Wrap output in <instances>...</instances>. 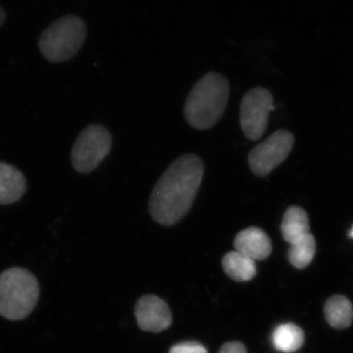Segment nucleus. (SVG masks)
I'll return each instance as SVG.
<instances>
[{
	"label": "nucleus",
	"mask_w": 353,
	"mask_h": 353,
	"mask_svg": "<svg viewBox=\"0 0 353 353\" xmlns=\"http://www.w3.org/2000/svg\"><path fill=\"white\" fill-rule=\"evenodd\" d=\"M204 175L202 160L194 154L176 159L157 181L150 197V213L155 222L173 226L194 205Z\"/></svg>",
	"instance_id": "f257e3e1"
},
{
	"label": "nucleus",
	"mask_w": 353,
	"mask_h": 353,
	"mask_svg": "<svg viewBox=\"0 0 353 353\" xmlns=\"http://www.w3.org/2000/svg\"><path fill=\"white\" fill-rule=\"evenodd\" d=\"M229 99V83L216 72L202 77L190 90L185 104V117L197 130L214 127L225 110Z\"/></svg>",
	"instance_id": "f03ea898"
},
{
	"label": "nucleus",
	"mask_w": 353,
	"mask_h": 353,
	"mask_svg": "<svg viewBox=\"0 0 353 353\" xmlns=\"http://www.w3.org/2000/svg\"><path fill=\"white\" fill-rule=\"evenodd\" d=\"M39 297L38 280L31 272L21 267L7 269L0 274V315L10 321L28 317Z\"/></svg>",
	"instance_id": "7ed1b4c3"
},
{
	"label": "nucleus",
	"mask_w": 353,
	"mask_h": 353,
	"mask_svg": "<svg viewBox=\"0 0 353 353\" xmlns=\"http://www.w3.org/2000/svg\"><path fill=\"white\" fill-rule=\"evenodd\" d=\"M85 39V23L77 16H65L44 30L39 37V48L48 61L58 63L75 57Z\"/></svg>",
	"instance_id": "20e7f679"
},
{
	"label": "nucleus",
	"mask_w": 353,
	"mask_h": 353,
	"mask_svg": "<svg viewBox=\"0 0 353 353\" xmlns=\"http://www.w3.org/2000/svg\"><path fill=\"white\" fill-rule=\"evenodd\" d=\"M112 137L101 125H90L77 138L72 148L71 161L74 169L88 174L97 169L110 152Z\"/></svg>",
	"instance_id": "39448f33"
},
{
	"label": "nucleus",
	"mask_w": 353,
	"mask_h": 353,
	"mask_svg": "<svg viewBox=\"0 0 353 353\" xmlns=\"http://www.w3.org/2000/svg\"><path fill=\"white\" fill-rule=\"evenodd\" d=\"M294 145V137L292 132L285 130L274 132L248 154L250 170L255 176H268L287 159Z\"/></svg>",
	"instance_id": "423d86ee"
},
{
	"label": "nucleus",
	"mask_w": 353,
	"mask_h": 353,
	"mask_svg": "<svg viewBox=\"0 0 353 353\" xmlns=\"http://www.w3.org/2000/svg\"><path fill=\"white\" fill-rule=\"evenodd\" d=\"M273 95L263 88L246 92L241 104L240 122L243 134L250 141H259L267 129L269 113L273 110Z\"/></svg>",
	"instance_id": "0eeeda50"
},
{
	"label": "nucleus",
	"mask_w": 353,
	"mask_h": 353,
	"mask_svg": "<svg viewBox=\"0 0 353 353\" xmlns=\"http://www.w3.org/2000/svg\"><path fill=\"white\" fill-rule=\"evenodd\" d=\"M137 322L143 331L159 333L172 324L170 308L163 299L155 296H145L136 304Z\"/></svg>",
	"instance_id": "6e6552de"
},
{
	"label": "nucleus",
	"mask_w": 353,
	"mask_h": 353,
	"mask_svg": "<svg viewBox=\"0 0 353 353\" xmlns=\"http://www.w3.org/2000/svg\"><path fill=\"white\" fill-rule=\"evenodd\" d=\"M236 252L253 260L266 259L272 252V243L268 234L257 227L243 230L234 241Z\"/></svg>",
	"instance_id": "1a4fd4ad"
},
{
	"label": "nucleus",
	"mask_w": 353,
	"mask_h": 353,
	"mask_svg": "<svg viewBox=\"0 0 353 353\" xmlns=\"http://www.w3.org/2000/svg\"><path fill=\"white\" fill-rule=\"evenodd\" d=\"M27 190L24 174L13 165L0 162V205L19 201Z\"/></svg>",
	"instance_id": "9d476101"
},
{
	"label": "nucleus",
	"mask_w": 353,
	"mask_h": 353,
	"mask_svg": "<svg viewBox=\"0 0 353 353\" xmlns=\"http://www.w3.org/2000/svg\"><path fill=\"white\" fill-rule=\"evenodd\" d=\"M309 231V218L306 211L299 206L288 208L281 224L284 240L292 245L310 234Z\"/></svg>",
	"instance_id": "9b49d317"
},
{
	"label": "nucleus",
	"mask_w": 353,
	"mask_h": 353,
	"mask_svg": "<svg viewBox=\"0 0 353 353\" xmlns=\"http://www.w3.org/2000/svg\"><path fill=\"white\" fill-rule=\"evenodd\" d=\"M223 269L230 278L236 282H246L256 276L254 260L239 252H228L222 260Z\"/></svg>",
	"instance_id": "f8f14e48"
},
{
	"label": "nucleus",
	"mask_w": 353,
	"mask_h": 353,
	"mask_svg": "<svg viewBox=\"0 0 353 353\" xmlns=\"http://www.w3.org/2000/svg\"><path fill=\"white\" fill-rule=\"evenodd\" d=\"M324 314L330 326L334 329H345L353 321V306L347 297H330L324 306Z\"/></svg>",
	"instance_id": "ddd939ff"
},
{
	"label": "nucleus",
	"mask_w": 353,
	"mask_h": 353,
	"mask_svg": "<svg viewBox=\"0 0 353 353\" xmlns=\"http://www.w3.org/2000/svg\"><path fill=\"white\" fill-rule=\"evenodd\" d=\"M303 330L292 323L280 325L272 334L274 347L279 352L292 353L299 350L304 343Z\"/></svg>",
	"instance_id": "4468645a"
},
{
	"label": "nucleus",
	"mask_w": 353,
	"mask_h": 353,
	"mask_svg": "<svg viewBox=\"0 0 353 353\" xmlns=\"http://www.w3.org/2000/svg\"><path fill=\"white\" fill-rule=\"evenodd\" d=\"M316 252V241L311 234H306L303 239L292 243L288 252L290 264L297 269L307 267L312 261Z\"/></svg>",
	"instance_id": "2eb2a0df"
},
{
	"label": "nucleus",
	"mask_w": 353,
	"mask_h": 353,
	"mask_svg": "<svg viewBox=\"0 0 353 353\" xmlns=\"http://www.w3.org/2000/svg\"><path fill=\"white\" fill-rule=\"evenodd\" d=\"M169 353H208L204 345L197 341H185L171 347Z\"/></svg>",
	"instance_id": "dca6fc26"
},
{
	"label": "nucleus",
	"mask_w": 353,
	"mask_h": 353,
	"mask_svg": "<svg viewBox=\"0 0 353 353\" xmlns=\"http://www.w3.org/2000/svg\"><path fill=\"white\" fill-rule=\"evenodd\" d=\"M219 353H248L243 343L240 341H230L221 347Z\"/></svg>",
	"instance_id": "f3484780"
},
{
	"label": "nucleus",
	"mask_w": 353,
	"mask_h": 353,
	"mask_svg": "<svg viewBox=\"0 0 353 353\" xmlns=\"http://www.w3.org/2000/svg\"><path fill=\"white\" fill-rule=\"evenodd\" d=\"M4 21H6V12H4L3 9L0 7V27L3 24Z\"/></svg>",
	"instance_id": "a211bd4d"
},
{
	"label": "nucleus",
	"mask_w": 353,
	"mask_h": 353,
	"mask_svg": "<svg viewBox=\"0 0 353 353\" xmlns=\"http://www.w3.org/2000/svg\"><path fill=\"white\" fill-rule=\"evenodd\" d=\"M350 238L353 239V227L352 228V229H350Z\"/></svg>",
	"instance_id": "6ab92c4d"
}]
</instances>
